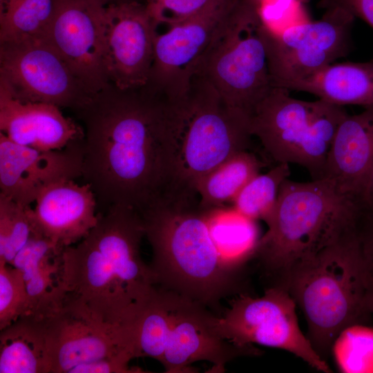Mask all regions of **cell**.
I'll list each match as a JSON object with an SVG mask.
<instances>
[{"label": "cell", "mask_w": 373, "mask_h": 373, "mask_svg": "<svg viewBox=\"0 0 373 373\" xmlns=\"http://www.w3.org/2000/svg\"><path fill=\"white\" fill-rule=\"evenodd\" d=\"M166 128L180 193L198 195V180L220 163L249 149V117L230 108L202 77L182 95L166 98Z\"/></svg>", "instance_id": "cell-7"}, {"label": "cell", "mask_w": 373, "mask_h": 373, "mask_svg": "<svg viewBox=\"0 0 373 373\" xmlns=\"http://www.w3.org/2000/svg\"><path fill=\"white\" fill-rule=\"evenodd\" d=\"M218 316L191 298L155 287L133 321L137 358L157 361L166 373L195 372L193 364L199 361L210 363L212 372H224L230 361L262 353L224 339Z\"/></svg>", "instance_id": "cell-6"}, {"label": "cell", "mask_w": 373, "mask_h": 373, "mask_svg": "<svg viewBox=\"0 0 373 373\" xmlns=\"http://www.w3.org/2000/svg\"><path fill=\"white\" fill-rule=\"evenodd\" d=\"M107 0H56L45 37L92 95L111 84L104 65Z\"/></svg>", "instance_id": "cell-15"}, {"label": "cell", "mask_w": 373, "mask_h": 373, "mask_svg": "<svg viewBox=\"0 0 373 373\" xmlns=\"http://www.w3.org/2000/svg\"><path fill=\"white\" fill-rule=\"evenodd\" d=\"M130 361L122 358H107L73 367L69 373H141L137 367H131Z\"/></svg>", "instance_id": "cell-33"}, {"label": "cell", "mask_w": 373, "mask_h": 373, "mask_svg": "<svg viewBox=\"0 0 373 373\" xmlns=\"http://www.w3.org/2000/svg\"><path fill=\"white\" fill-rule=\"evenodd\" d=\"M0 373H50L41 316L28 313L0 330Z\"/></svg>", "instance_id": "cell-22"}, {"label": "cell", "mask_w": 373, "mask_h": 373, "mask_svg": "<svg viewBox=\"0 0 373 373\" xmlns=\"http://www.w3.org/2000/svg\"><path fill=\"white\" fill-rule=\"evenodd\" d=\"M44 321L50 373L107 358H137L133 330L106 322L59 291L39 312Z\"/></svg>", "instance_id": "cell-10"}, {"label": "cell", "mask_w": 373, "mask_h": 373, "mask_svg": "<svg viewBox=\"0 0 373 373\" xmlns=\"http://www.w3.org/2000/svg\"><path fill=\"white\" fill-rule=\"evenodd\" d=\"M153 25L144 3L107 5L104 65L109 84L122 90L148 85L153 61Z\"/></svg>", "instance_id": "cell-16"}, {"label": "cell", "mask_w": 373, "mask_h": 373, "mask_svg": "<svg viewBox=\"0 0 373 373\" xmlns=\"http://www.w3.org/2000/svg\"><path fill=\"white\" fill-rule=\"evenodd\" d=\"M28 207L0 193V262L10 265L35 231Z\"/></svg>", "instance_id": "cell-29"}, {"label": "cell", "mask_w": 373, "mask_h": 373, "mask_svg": "<svg viewBox=\"0 0 373 373\" xmlns=\"http://www.w3.org/2000/svg\"><path fill=\"white\" fill-rule=\"evenodd\" d=\"M361 326L345 329L334 343L332 353L343 372L373 370V330Z\"/></svg>", "instance_id": "cell-28"}, {"label": "cell", "mask_w": 373, "mask_h": 373, "mask_svg": "<svg viewBox=\"0 0 373 373\" xmlns=\"http://www.w3.org/2000/svg\"><path fill=\"white\" fill-rule=\"evenodd\" d=\"M83 153V140L60 150L40 151L0 132V193L30 207L52 183L82 177Z\"/></svg>", "instance_id": "cell-17"}, {"label": "cell", "mask_w": 373, "mask_h": 373, "mask_svg": "<svg viewBox=\"0 0 373 373\" xmlns=\"http://www.w3.org/2000/svg\"><path fill=\"white\" fill-rule=\"evenodd\" d=\"M361 203L362 207L373 209V166L368 175Z\"/></svg>", "instance_id": "cell-35"}, {"label": "cell", "mask_w": 373, "mask_h": 373, "mask_svg": "<svg viewBox=\"0 0 373 373\" xmlns=\"http://www.w3.org/2000/svg\"><path fill=\"white\" fill-rule=\"evenodd\" d=\"M358 200L326 178L282 184L274 213L252 260L278 285L296 267L314 257L355 225Z\"/></svg>", "instance_id": "cell-5"}, {"label": "cell", "mask_w": 373, "mask_h": 373, "mask_svg": "<svg viewBox=\"0 0 373 373\" xmlns=\"http://www.w3.org/2000/svg\"><path fill=\"white\" fill-rule=\"evenodd\" d=\"M77 111L84 132L82 178L104 211L125 205L142 213L180 195L163 95L148 86L110 85Z\"/></svg>", "instance_id": "cell-1"}, {"label": "cell", "mask_w": 373, "mask_h": 373, "mask_svg": "<svg viewBox=\"0 0 373 373\" xmlns=\"http://www.w3.org/2000/svg\"><path fill=\"white\" fill-rule=\"evenodd\" d=\"M242 1L211 0L181 21L153 24V61L148 86L168 99L185 93L216 35Z\"/></svg>", "instance_id": "cell-14"}, {"label": "cell", "mask_w": 373, "mask_h": 373, "mask_svg": "<svg viewBox=\"0 0 373 373\" xmlns=\"http://www.w3.org/2000/svg\"><path fill=\"white\" fill-rule=\"evenodd\" d=\"M140 214L156 286L191 298L218 316L224 310V300L248 294L247 270L219 249L198 196L162 202Z\"/></svg>", "instance_id": "cell-3"}, {"label": "cell", "mask_w": 373, "mask_h": 373, "mask_svg": "<svg viewBox=\"0 0 373 373\" xmlns=\"http://www.w3.org/2000/svg\"><path fill=\"white\" fill-rule=\"evenodd\" d=\"M367 307L370 314H373V280L371 281L367 298Z\"/></svg>", "instance_id": "cell-36"}, {"label": "cell", "mask_w": 373, "mask_h": 373, "mask_svg": "<svg viewBox=\"0 0 373 373\" xmlns=\"http://www.w3.org/2000/svg\"><path fill=\"white\" fill-rule=\"evenodd\" d=\"M318 6L325 10L331 7L343 8L373 28V0H320Z\"/></svg>", "instance_id": "cell-34"}, {"label": "cell", "mask_w": 373, "mask_h": 373, "mask_svg": "<svg viewBox=\"0 0 373 373\" xmlns=\"http://www.w3.org/2000/svg\"><path fill=\"white\" fill-rule=\"evenodd\" d=\"M0 85L21 102L75 111L95 96L45 37L0 43Z\"/></svg>", "instance_id": "cell-12"}, {"label": "cell", "mask_w": 373, "mask_h": 373, "mask_svg": "<svg viewBox=\"0 0 373 373\" xmlns=\"http://www.w3.org/2000/svg\"><path fill=\"white\" fill-rule=\"evenodd\" d=\"M195 75L204 77L230 108L250 118L273 86L256 6L242 0L216 35Z\"/></svg>", "instance_id": "cell-9"}, {"label": "cell", "mask_w": 373, "mask_h": 373, "mask_svg": "<svg viewBox=\"0 0 373 373\" xmlns=\"http://www.w3.org/2000/svg\"><path fill=\"white\" fill-rule=\"evenodd\" d=\"M28 213L34 230L60 251L76 244L97 224L96 195L90 184L63 179L46 186Z\"/></svg>", "instance_id": "cell-18"}, {"label": "cell", "mask_w": 373, "mask_h": 373, "mask_svg": "<svg viewBox=\"0 0 373 373\" xmlns=\"http://www.w3.org/2000/svg\"><path fill=\"white\" fill-rule=\"evenodd\" d=\"M56 0H0V43L45 37Z\"/></svg>", "instance_id": "cell-26"}, {"label": "cell", "mask_w": 373, "mask_h": 373, "mask_svg": "<svg viewBox=\"0 0 373 373\" xmlns=\"http://www.w3.org/2000/svg\"><path fill=\"white\" fill-rule=\"evenodd\" d=\"M288 90L308 93L331 104L373 105V59L365 62L331 64L285 84Z\"/></svg>", "instance_id": "cell-21"}, {"label": "cell", "mask_w": 373, "mask_h": 373, "mask_svg": "<svg viewBox=\"0 0 373 373\" xmlns=\"http://www.w3.org/2000/svg\"><path fill=\"white\" fill-rule=\"evenodd\" d=\"M108 1V4L111 3H117V2H122V1H138L139 0H107Z\"/></svg>", "instance_id": "cell-38"}, {"label": "cell", "mask_w": 373, "mask_h": 373, "mask_svg": "<svg viewBox=\"0 0 373 373\" xmlns=\"http://www.w3.org/2000/svg\"><path fill=\"white\" fill-rule=\"evenodd\" d=\"M0 131L11 141L40 151L83 140V127L50 104L21 102L0 85Z\"/></svg>", "instance_id": "cell-19"}, {"label": "cell", "mask_w": 373, "mask_h": 373, "mask_svg": "<svg viewBox=\"0 0 373 373\" xmlns=\"http://www.w3.org/2000/svg\"><path fill=\"white\" fill-rule=\"evenodd\" d=\"M229 303L217 323L224 339L240 346L258 344L284 350L318 371L332 372L302 332L296 303L285 289L270 286L262 296L242 294Z\"/></svg>", "instance_id": "cell-11"}, {"label": "cell", "mask_w": 373, "mask_h": 373, "mask_svg": "<svg viewBox=\"0 0 373 373\" xmlns=\"http://www.w3.org/2000/svg\"><path fill=\"white\" fill-rule=\"evenodd\" d=\"M211 0H145L153 24L169 25L186 19L200 11Z\"/></svg>", "instance_id": "cell-31"}, {"label": "cell", "mask_w": 373, "mask_h": 373, "mask_svg": "<svg viewBox=\"0 0 373 373\" xmlns=\"http://www.w3.org/2000/svg\"><path fill=\"white\" fill-rule=\"evenodd\" d=\"M289 91L271 88L250 116L251 133L276 164L300 165L312 180L321 179L335 133L348 113L343 106L298 99Z\"/></svg>", "instance_id": "cell-8"}, {"label": "cell", "mask_w": 373, "mask_h": 373, "mask_svg": "<svg viewBox=\"0 0 373 373\" xmlns=\"http://www.w3.org/2000/svg\"><path fill=\"white\" fill-rule=\"evenodd\" d=\"M290 174L289 164L279 163L265 173L253 177L232 202V207L245 216L267 224L277 204L283 182Z\"/></svg>", "instance_id": "cell-27"}, {"label": "cell", "mask_w": 373, "mask_h": 373, "mask_svg": "<svg viewBox=\"0 0 373 373\" xmlns=\"http://www.w3.org/2000/svg\"><path fill=\"white\" fill-rule=\"evenodd\" d=\"M205 213L210 232L222 254L236 267L247 269L261 238L256 220L233 207L208 209Z\"/></svg>", "instance_id": "cell-25"}, {"label": "cell", "mask_w": 373, "mask_h": 373, "mask_svg": "<svg viewBox=\"0 0 373 373\" xmlns=\"http://www.w3.org/2000/svg\"><path fill=\"white\" fill-rule=\"evenodd\" d=\"M142 217L134 208L111 206L97 224L61 254L59 291L110 323L131 327L156 283L143 260Z\"/></svg>", "instance_id": "cell-2"}, {"label": "cell", "mask_w": 373, "mask_h": 373, "mask_svg": "<svg viewBox=\"0 0 373 373\" xmlns=\"http://www.w3.org/2000/svg\"><path fill=\"white\" fill-rule=\"evenodd\" d=\"M354 229L363 257L373 280V209L361 207Z\"/></svg>", "instance_id": "cell-32"}, {"label": "cell", "mask_w": 373, "mask_h": 373, "mask_svg": "<svg viewBox=\"0 0 373 373\" xmlns=\"http://www.w3.org/2000/svg\"><path fill=\"white\" fill-rule=\"evenodd\" d=\"M61 251L46 238L34 231L10 265L23 274L29 300V312L49 305L59 282Z\"/></svg>", "instance_id": "cell-23"}, {"label": "cell", "mask_w": 373, "mask_h": 373, "mask_svg": "<svg viewBox=\"0 0 373 373\" xmlns=\"http://www.w3.org/2000/svg\"><path fill=\"white\" fill-rule=\"evenodd\" d=\"M29 312V300L22 273L0 262V330Z\"/></svg>", "instance_id": "cell-30"}, {"label": "cell", "mask_w": 373, "mask_h": 373, "mask_svg": "<svg viewBox=\"0 0 373 373\" xmlns=\"http://www.w3.org/2000/svg\"><path fill=\"white\" fill-rule=\"evenodd\" d=\"M371 281L354 227L293 269L277 286L285 289L303 311L307 337L326 361L340 333L361 325L370 314L367 298Z\"/></svg>", "instance_id": "cell-4"}, {"label": "cell", "mask_w": 373, "mask_h": 373, "mask_svg": "<svg viewBox=\"0 0 373 373\" xmlns=\"http://www.w3.org/2000/svg\"><path fill=\"white\" fill-rule=\"evenodd\" d=\"M263 166L264 163L249 150L237 153L220 163L195 184L200 208L208 210L232 204Z\"/></svg>", "instance_id": "cell-24"}, {"label": "cell", "mask_w": 373, "mask_h": 373, "mask_svg": "<svg viewBox=\"0 0 373 373\" xmlns=\"http://www.w3.org/2000/svg\"><path fill=\"white\" fill-rule=\"evenodd\" d=\"M373 166V105L347 114L329 149L324 176L338 191L361 202Z\"/></svg>", "instance_id": "cell-20"}, {"label": "cell", "mask_w": 373, "mask_h": 373, "mask_svg": "<svg viewBox=\"0 0 373 373\" xmlns=\"http://www.w3.org/2000/svg\"><path fill=\"white\" fill-rule=\"evenodd\" d=\"M354 19L345 9L331 7L319 20L300 22L280 31L262 23L272 85L283 87L346 56Z\"/></svg>", "instance_id": "cell-13"}, {"label": "cell", "mask_w": 373, "mask_h": 373, "mask_svg": "<svg viewBox=\"0 0 373 373\" xmlns=\"http://www.w3.org/2000/svg\"><path fill=\"white\" fill-rule=\"evenodd\" d=\"M246 1H249V3H252L253 5L258 8L259 5L263 0H246Z\"/></svg>", "instance_id": "cell-37"}]
</instances>
